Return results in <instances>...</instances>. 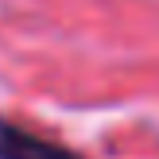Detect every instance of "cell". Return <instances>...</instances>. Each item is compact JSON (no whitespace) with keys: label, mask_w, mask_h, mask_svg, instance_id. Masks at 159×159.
I'll list each match as a JSON object with an SVG mask.
<instances>
[{"label":"cell","mask_w":159,"mask_h":159,"mask_svg":"<svg viewBox=\"0 0 159 159\" xmlns=\"http://www.w3.org/2000/svg\"><path fill=\"white\" fill-rule=\"evenodd\" d=\"M0 159H89V155L0 116Z\"/></svg>","instance_id":"6da1fadb"}]
</instances>
